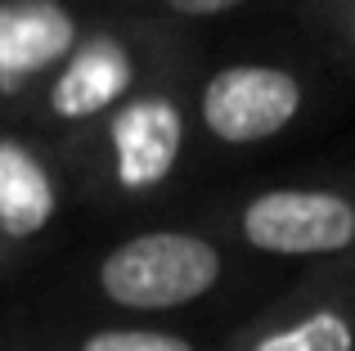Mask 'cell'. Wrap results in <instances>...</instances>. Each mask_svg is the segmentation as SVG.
I'll return each mask as SVG.
<instances>
[{
  "instance_id": "cell-4",
  "label": "cell",
  "mask_w": 355,
  "mask_h": 351,
  "mask_svg": "<svg viewBox=\"0 0 355 351\" xmlns=\"http://www.w3.org/2000/svg\"><path fill=\"white\" fill-rule=\"evenodd\" d=\"M202 59V36L166 27L157 18L130 14L108 0L86 41L23 99L14 122H23L45 144H68L81 131L121 108L130 95L162 81L166 72Z\"/></svg>"
},
{
  "instance_id": "cell-10",
  "label": "cell",
  "mask_w": 355,
  "mask_h": 351,
  "mask_svg": "<svg viewBox=\"0 0 355 351\" xmlns=\"http://www.w3.org/2000/svg\"><path fill=\"white\" fill-rule=\"evenodd\" d=\"M284 14L342 81H355V0H288Z\"/></svg>"
},
{
  "instance_id": "cell-6",
  "label": "cell",
  "mask_w": 355,
  "mask_h": 351,
  "mask_svg": "<svg viewBox=\"0 0 355 351\" xmlns=\"http://www.w3.org/2000/svg\"><path fill=\"white\" fill-rule=\"evenodd\" d=\"M77 194L54 144L0 117V266L18 275L63 239Z\"/></svg>"
},
{
  "instance_id": "cell-11",
  "label": "cell",
  "mask_w": 355,
  "mask_h": 351,
  "mask_svg": "<svg viewBox=\"0 0 355 351\" xmlns=\"http://www.w3.org/2000/svg\"><path fill=\"white\" fill-rule=\"evenodd\" d=\"M130 14L157 18L166 27H180L189 36H202V27L225 23V18L252 14V9H288V0H113Z\"/></svg>"
},
{
  "instance_id": "cell-5",
  "label": "cell",
  "mask_w": 355,
  "mask_h": 351,
  "mask_svg": "<svg viewBox=\"0 0 355 351\" xmlns=\"http://www.w3.org/2000/svg\"><path fill=\"white\" fill-rule=\"evenodd\" d=\"M193 221L248 262L324 266L355 257V167L257 180L202 203Z\"/></svg>"
},
{
  "instance_id": "cell-7",
  "label": "cell",
  "mask_w": 355,
  "mask_h": 351,
  "mask_svg": "<svg viewBox=\"0 0 355 351\" xmlns=\"http://www.w3.org/2000/svg\"><path fill=\"white\" fill-rule=\"evenodd\" d=\"M216 351H355V257L306 266Z\"/></svg>"
},
{
  "instance_id": "cell-12",
  "label": "cell",
  "mask_w": 355,
  "mask_h": 351,
  "mask_svg": "<svg viewBox=\"0 0 355 351\" xmlns=\"http://www.w3.org/2000/svg\"><path fill=\"white\" fill-rule=\"evenodd\" d=\"M5 280H9V271H5V266H0V284H5Z\"/></svg>"
},
{
  "instance_id": "cell-3",
  "label": "cell",
  "mask_w": 355,
  "mask_h": 351,
  "mask_svg": "<svg viewBox=\"0 0 355 351\" xmlns=\"http://www.w3.org/2000/svg\"><path fill=\"white\" fill-rule=\"evenodd\" d=\"M342 77L311 45L234 50L193 68L189 104L202 158H239L293 140L333 104Z\"/></svg>"
},
{
  "instance_id": "cell-9",
  "label": "cell",
  "mask_w": 355,
  "mask_h": 351,
  "mask_svg": "<svg viewBox=\"0 0 355 351\" xmlns=\"http://www.w3.org/2000/svg\"><path fill=\"white\" fill-rule=\"evenodd\" d=\"M216 343L220 338L144 320L68 316V311L0 316V351H216Z\"/></svg>"
},
{
  "instance_id": "cell-1",
  "label": "cell",
  "mask_w": 355,
  "mask_h": 351,
  "mask_svg": "<svg viewBox=\"0 0 355 351\" xmlns=\"http://www.w3.org/2000/svg\"><path fill=\"white\" fill-rule=\"evenodd\" d=\"M248 271V257H239L202 221H157L72 262L45 311L171 325V316L198 311L239 289Z\"/></svg>"
},
{
  "instance_id": "cell-2",
  "label": "cell",
  "mask_w": 355,
  "mask_h": 351,
  "mask_svg": "<svg viewBox=\"0 0 355 351\" xmlns=\"http://www.w3.org/2000/svg\"><path fill=\"white\" fill-rule=\"evenodd\" d=\"M193 68H175L162 81L130 95L121 108L99 117L77 140L59 144V162L77 194V212L90 216H135L153 212L189 185L198 171V135H193Z\"/></svg>"
},
{
  "instance_id": "cell-8",
  "label": "cell",
  "mask_w": 355,
  "mask_h": 351,
  "mask_svg": "<svg viewBox=\"0 0 355 351\" xmlns=\"http://www.w3.org/2000/svg\"><path fill=\"white\" fill-rule=\"evenodd\" d=\"M108 0H0V117L86 41Z\"/></svg>"
}]
</instances>
